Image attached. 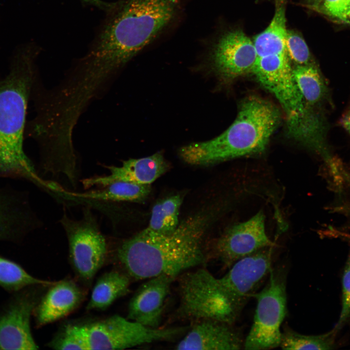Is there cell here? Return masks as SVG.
Wrapping results in <instances>:
<instances>
[{
    "mask_svg": "<svg viewBox=\"0 0 350 350\" xmlns=\"http://www.w3.org/2000/svg\"><path fill=\"white\" fill-rule=\"evenodd\" d=\"M88 350H120L174 338L183 328H153L114 315L79 324Z\"/></svg>",
    "mask_w": 350,
    "mask_h": 350,
    "instance_id": "obj_8",
    "label": "cell"
},
{
    "mask_svg": "<svg viewBox=\"0 0 350 350\" xmlns=\"http://www.w3.org/2000/svg\"><path fill=\"white\" fill-rule=\"evenodd\" d=\"M292 70L287 53L274 54L258 57L252 73L280 102L288 135L329 163L333 157L324 141L321 121L300 93Z\"/></svg>",
    "mask_w": 350,
    "mask_h": 350,
    "instance_id": "obj_5",
    "label": "cell"
},
{
    "mask_svg": "<svg viewBox=\"0 0 350 350\" xmlns=\"http://www.w3.org/2000/svg\"><path fill=\"white\" fill-rule=\"evenodd\" d=\"M182 202L180 195H173L157 202L152 209L149 224L146 229L161 234L173 232L179 224L178 215Z\"/></svg>",
    "mask_w": 350,
    "mask_h": 350,
    "instance_id": "obj_22",
    "label": "cell"
},
{
    "mask_svg": "<svg viewBox=\"0 0 350 350\" xmlns=\"http://www.w3.org/2000/svg\"><path fill=\"white\" fill-rule=\"evenodd\" d=\"M151 191L150 185L125 181H115L100 189L85 192H68L65 194L85 199L102 201L139 202L146 198Z\"/></svg>",
    "mask_w": 350,
    "mask_h": 350,
    "instance_id": "obj_21",
    "label": "cell"
},
{
    "mask_svg": "<svg viewBox=\"0 0 350 350\" xmlns=\"http://www.w3.org/2000/svg\"><path fill=\"white\" fill-rule=\"evenodd\" d=\"M180 0H118L106 12L88 59L117 71L172 22Z\"/></svg>",
    "mask_w": 350,
    "mask_h": 350,
    "instance_id": "obj_1",
    "label": "cell"
},
{
    "mask_svg": "<svg viewBox=\"0 0 350 350\" xmlns=\"http://www.w3.org/2000/svg\"><path fill=\"white\" fill-rule=\"evenodd\" d=\"M60 222L67 236L74 270L83 282L89 284L106 260V239L88 208L84 210L82 219H72L64 214Z\"/></svg>",
    "mask_w": 350,
    "mask_h": 350,
    "instance_id": "obj_9",
    "label": "cell"
},
{
    "mask_svg": "<svg viewBox=\"0 0 350 350\" xmlns=\"http://www.w3.org/2000/svg\"><path fill=\"white\" fill-rule=\"evenodd\" d=\"M273 246L266 232L264 215L260 211L227 229L216 242L215 254L225 267L230 268L238 260Z\"/></svg>",
    "mask_w": 350,
    "mask_h": 350,
    "instance_id": "obj_12",
    "label": "cell"
},
{
    "mask_svg": "<svg viewBox=\"0 0 350 350\" xmlns=\"http://www.w3.org/2000/svg\"><path fill=\"white\" fill-rule=\"evenodd\" d=\"M175 279L160 275L142 283L129 302L127 318L147 327L159 328L165 302Z\"/></svg>",
    "mask_w": 350,
    "mask_h": 350,
    "instance_id": "obj_13",
    "label": "cell"
},
{
    "mask_svg": "<svg viewBox=\"0 0 350 350\" xmlns=\"http://www.w3.org/2000/svg\"><path fill=\"white\" fill-rule=\"evenodd\" d=\"M274 16L267 26L257 35L253 41L258 57L286 53L285 41L287 32L285 15L286 0H275Z\"/></svg>",
    "mask_w": 350,
    "mask_h": 350,
    "instance_id": "obj_19",
    "label": "cell"
},
{
    "mask_svg": "<svg viewBox=\"0 0 350 350\" xmlns=\"http://www.w3.org/2000/svg\"><path fill=\"white\" fill-rule=\"evenodd\" d=\"M55 282L35 278L17 264L0 257V285L11 290H18L33 284L52 285Z\"/></svg>",
    "mask_w": 350,
    "mask_h": 350,
    "instance_id": "obj_25",
    "label": "cell"
},
{
    "mask_svg": "<svg viewBox=\"0 0 350 350\" xmlns=\"http://www.w3.org/2000/svg\"><path fill=\"white\" fill-rule=\"evenodd\" d=\"M49 346L55 350H88L79 325L65 326L50 343Z\"/></svg>",
    "mask_w": 350,
    "mask_h": 350,
    "instance_id": "obj_26",
    "label": "cell"
},
{
    "mask_svg": "<svg viewBox=\"0 0 350 350\" xmlns=\"http://www.w3.org/2000/svg\"><path fill=\"white\" fill-rule=\"evenodd\" d=\"M130 277L125 273L112 270L104 274L92 290L88 310H104L129 291Z\"/></svg>",
    "mask_w": 350,
    "mask_h": 350,
    "instance_id": "obj_20",
    "label": "cell"
},
{
    "mask_svg": "<svg viewBox=\"0 0 350 350\" xmlns=\"http://www.w3.org/2000/svg\"><path fill=\"white\" fill-rule=\"evenodd\" d=\"M296 85L310 105L318 102L325 92V86L317 69L312 64L296 65L292 70Z\"/></svg>",
    "mask_w": 350,
    "mask_h": 350,
    "instance_id": "obj_23",
    "label": "cell"
},
{
    "mask_svg": "<svg viewBox=\"0 0 350 350\" xmlns=\"http://www.w3.org/2000/svg\"><path fill=\"white\" fill-rule=\"evenodd\" d=\"M285 46L289 59L296 65L311 64L309 48L304 39L298 33L287 30Z\"/></svg>",
    "mask_w": 350,
    "mask_h": 350,
    "instance_id": "obj_27",
    "label": "cell"
},
{
    "mask_svg": "<svg viewBox=\"0 0 350 350\" xmlns=\"http://www.w3.org/2000/svg\"><path fill=\"white\" fill-rule=\"evenodd\" d=\"M83 3L94 6L106 12L113 5L114 2H108L102 0H80Z\"/></svg>",
    "mask_w": 350,
    "mask_h": 350,
    "instance_id": "obj_30",
    "label": "cell"
},
{
    "mask_svg": "<svg viewBox=\"0 0 350 350\" xmlns=\"http://www.w3.org/2000/svg\"><path fill=\"white\" fill-rule=\"evenodd\" d=\"M105 168L109 171L108 175L84 179V188L104 187L118 181L150 185L167 171L168 165L163 155L158 152L149 157L124 161L121 166Z\"/></svg>",
    "mask_w": 350,
    "mask_h": 350,
    "instance_id": "obj_15",
    "label": "cell"
},
{
    "mask_svg": "<svg viewBox=\"0 0 350 350\" xmlns=\"http://www.w3.org/2000/svg\"><path fill=\"white\" fill-rule=\"evenodd\" d=\"M34 302L21 299L13 304L0 319V350H36L32 336L30 319Z\"/></svg>",
    "mask_w": 350,
    "mask_h": 350,
    "instance_id": "obj_16",
    "label": "cell"
},
{
    "mask_svg": "<svg viewBox=\"0 0 350 350\" xmlns=\"http://www.w3.org/2000/svg\"><path fill=\"white\" fill-rule=\"evenodd\" d=\"M180 302L177 311L183 319L196 321L214 320L234 324L239 316L218 278L199 268L180 275Z\"/></svg>",
    "mask_w": 350,
    "mask_h": 350,
    "instance_id": "obj_6",
    "label": "cell"
},
{
    "mask_svg": "<svg viewBox=\"0 0 350 350\" xmlns=\"http://www.w3.org/2000/svg\"><path fill=\"white\" fill-rule=\"evenodd\" d=\"M317 8L335 20L350 24V10L345 0H322Z\"/></svg>",
    "mask_w": 350,
    "mask_h": 350,
    "instance_id": "obj_28",
    "label": "cell"
},
{
    "mask_svg": "<svg viewBox=\"0 0 350 350\" xmlns=\"http://www.w3.org/2000/svg\"><path fill=\"white\" fill-rule=\"evenodd\" d=\"M85 296L83 289L72 280L55 282L37 308V324L42 326L68 315L80 305Z\"/></svg>",
    "mask_w": 350,
    "mask_h": 350,
    "instance_id": "obj_17",
    "label": "cell"
},
{
    "mask_svg": "<svg viewBox=\"0 0 350 350\" xmlns=\"http://www.w3.org/2000/svg\"><path fill=\"white\" fill-rule=\"evenodd\" d=\"M333 329L327 333L310 335L299 333L286 327L281 332L280 347L283 350H330L333 346Z\"/></svg>",
    "mask_w": 350,
    "mask_h": 350,
    "instance_id": "obj_24",
    "label": "cell"
},
{
    "mask_svg": "<svg viewBox=\"0 0 350 350\" xmlns=\"http://www.w3.org/2000/svg\"><path fill=\"white\" fill-rule=\"evenodd\" d=\"M342 122L344 127L350 133V110L343 119Z\"/></svg>",
    "mask_w": 350,
    "mask_h": 350,
    "instance_id": "obj_31",
    "label": "cell"
},
{
    "mask_svg": "<svg viewBox=\"0 0 350 350\" xmlns=\"http://www.w3.org/2000/svg\"><path fill=\"white\" fill-rule=\"evenodd\" d=\"M33 220L22 194L0 188V240L15 238L31 229Z\"/></svg>",
    "mask_w": 350,
    "mask_h": 350,
    "instance_id": "obj_18",
    "label": "cell"
},
{
    "mask_svg": "<svg viewBox=\"0 0 350 350\" xmlns=\"http://www.w3.org/2000/svg\"><path fill=\"white\" fill-rule=\"evenodd\" d=\"M315 8H317L321 3L322 0H307Z\"/></svg>",
    "mask_w": 350,
    "mask_h": 350,
    "instance_id": "obj_32",
    "label": "cell"
},
{
    "mask_svg": "<svg viewBox=\"0 0 350 350\" xmlns=\"http://www.w3.org/2000/svg\"><path fill=\"white\" fill-rule=\"evenodd\" d=\"M30 51L20 55L6 75L0 78V177L42 180L23 149L27 104L35 82L34 60Z\"/></svg>",
    "mask_w": 350,
    "mask_h": 350,
    "instance_id": "obj_3",
    "label": "cell"
},
{
    "mask_svg": "<svg viewBox=\"0 0 350 350\" xmlns=\"http://www.w3.org/2000/svg\"><path fill=\"white\" fill-rule=\"evenodd\" d=\"M280 118L279 110L271 103L249 96L241 102L235 120L226 130L210 140L183 146L179 155L189 164L208 166L260 154L266 149Z\"/></svg>",
    "mask_w": 350,
    "mask_h": 350,
    "instance_id": "obj_4",
    "label": "cell"
},
{
    "mask_svg": "<svg viewBox=\"0 0 350 350\" xmlns=\"http://www.w3.org/2000/svg\"><path fill=\"white\" fill-rule=\"evenodd\" d=\"M345 1H346L347 5L350 10V0H345Z\"/></svg>",
    "mask_w": 350,
    "mask_h": 350,
    "instance_id": "obj_33",
    "label": "cell"
},
{
    "mask_svg": "<svg viewBox=\"0 0 350 350\" xmlns=\"http://www.w3.org/2000/svg\"><path fill=\"white\" fill-rule=\"evenodd\" d=\"M207 217L197 214L187 218L168 234L146 228L125 240L117 249V257L125 273L136 280L160 275L175 278L204 263L203 239Z\"/></svg>",
    "mask_w": 350,
    "mask_h": 350,
    "instance_id": "obj_2",
    "label": "cell"
},
{
    "mask_svg": "<svg viewBox=\"0 0 350 350\" xmlns=\"http://www.w3.org/2000/svg\"><path fill=\"white\" fill-rule=\"evenodd\" d=\"M273 246L262 248L236 262L218 281L236 310L241 314L253 291L272 269Z\"/></svg>",
    "mask_w": 350,
    "mask_h": 350,
    "instance_id": "obj_11",
    "label": "cell"
},
{
    "mask_svg": "<svg viewBox=\"0 0 350 350\" xmlns=\"http://www.w3.org/2000/svg\"><path fill=\"white\" fill-rule=\"evenodd\" d=\"M245 340L233 324L214 320L196 321L176 345L179 350L244 349Z\"/></svg>",
    "mask_w": 350,
    "mask_h": 350,
    "instance_id": "obj_14",
    "label": "cell"
},
{
    "mask_svg": "<svg viewBox=\"0 0 350 350\" xmlns=\"http://www.w3.org/2000/svg\"><path fill=\"white\" fill-rule=\"evenodd\" d=\"M257 59L253 41L238 30L222 34L209 54L211 68L225 83L252 73Z\"/></svg>",
    "mask_w": 350,
    "mask_h": 350,
    "instance_id": "obj_10",
    "label": "cell"
},
{
    "mask_svg": "<svg viewBox=\"0 0 350 350\" xmlns=\"http://www.w3.org/2000/svg\"><path fill=\"white\" fill-rule=\"evenodd\" d=\"M286 278L283 269L272 268L265 286L252 295L257 306L244 349L270 350L280 346V326L287 314Z\"/></svg>",
    "mask_w": 350,
    "mask_h": 350,
    "instance_id": "obj_7",
    "label": "cell"
},
{
    "mask_svg": "<svg viewBox=\"0 0 350 350\" xmlns=\"http://www.w3.org/2000/svg\"><path fill=\"white\" fill-rule=\"evenodd\" d=\"M342 299L341 312L334 328L337 331L350 316V251L343 271Z\"/></svg>",
    "mask_w": 350,
    "mask_h": 350,
    "instance_id": "obj_29",
    "label": "cell"
}]
</instances>
